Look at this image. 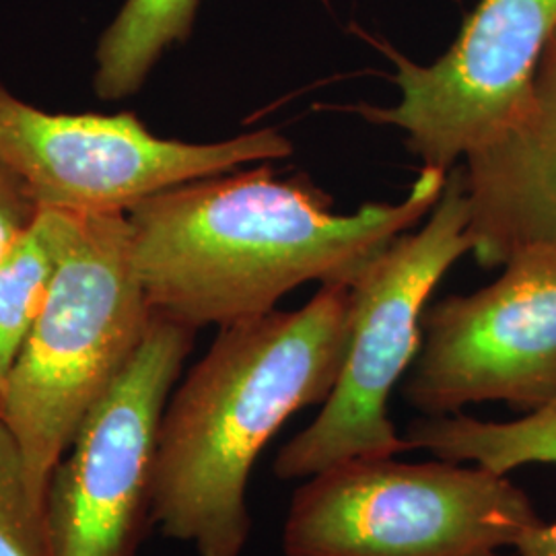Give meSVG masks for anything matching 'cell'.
<instances>
[{"instance_id": "1", "label": "cell", "mask_w": 556, "mask_h": 556, "mask_svg": "<svg viewBox=\"0 0 556 556\" xmlns=\"http://www.w3.org/2000/svg\"><path fill=\"white\" fill-rule=\"evenodd\" d=\"M447 172L422 167L406 199L337 215L307 176L268 165L186 181L126 213L130 252L155 314L194 330L277 309L305 282L353 285L438 204Z\"/></svg>"}, {"instance_id": "14", "label": "cell", "mask_w": 556, "mask_h": 556, "mask_svg": "<svg viewBox=\"0 0 556 556\" xmlns=\"http://www.w3.org/2000/svg\"><path fill=\"white\" fill-rule=\"evenodd\" d=\"M0 556H52L46 509L36 497L20 445L0 420Z\"/></svg>"}, {"instance_id": "16", "label": "cell", "mask_w": 556, "mask_h": 556, "mask_svg": "<svg viewBox=\"0 0 556 556\" xmlns=\"http://www.w3.org/2000/svg\"><path fill=\"white\" fill-rule=\"evenodd\" d=\"M495 556H517L516 553H514V555H501V553H498V555H495Z\"/></svg>"}, {"instance_id": "17", "label": "cell", "mask_w": 556, "mask_h": 556, "mask_svg": "<svg viewBox=\"0 0 556 556\" xmlns=\"http://www.w3.org/2000/svg\"><path fill=\"white\" fill-rule=\"evenodd\" d=\"M0 397H2V390H0Z\"/></svg>"}, {"instance_id": "3", "label": "cell", "mask_w": 556, "mask_h": 556, "mask_svg": "<svg viewBox=\"0 0 556 556\" xmlns=\"http://www.w3.org/2000/svg\"><path fill=\"white\" fill-rule=\"evenodd\" d=\"M151 318L126 213H79L0 397V420L17 441L43 505L60 459L137 353Z\"/></svg>"}, {"instance_id": "7", "label": "cell", "mask_w": 556, "mask_h": 556, "mask_svg": "<svg viewBox=\"0 0 556 556\" xmlns=\"http://www.w3.org/2000/svg\"><path fill=\"white\" fill-rule=\"evenodd\" d=\"M197 330L153 312L137 353L83 422L48 493L52 556H139L163 410Z\"/></svg>"}, {"instance_id": "2", "label": "cell", "mask_w": 556, "mask_h": 556, "mask_svg": "<svg viewBox=\"0 0 556 556\" xmlns=\"http://www.w3.org/2000/svg\"><path fill=\"white\" fill-rule=\"evenodd\" d=\"M351 324V285L334 282L295 312L220 326L161 418L151 521L163 536L199 556H241L254 464L289 418L332 394Z\"/></svg>"}, {"instance_id": "9", "label": "cell", "mask_w": 556, "mask_h": 556, "mask_svg": "<svg viewBox=\"0 0 556 556\" xmlns=\"http://www.w3.org/2000/svg\"><path fill=\"white\" fill-rule=\"evenodd\" d=\"M555 31L556 0H480L452 48L431 64L378 43L396 68L400 101L346 112L400 128L422 167L450 172L516 116Z\"/></svg>"}, {"instance_id": "6", "label": "cell", "mask_w": 556, "mask_h": 556, "mask_svg": "<svg viewBox=\"0 0 556 556\" xmlns=\"http://www.w3.org/2000/svg\"><path fill=\"white\" fill-rule=\"evenodd\" d=\"M291 153L277 128L217 142L161 139L132 112L52 114L0 85V161L48 208L128 213L167 188Z\"/></svg>"}, {"instance_id": "4", "label": "cell", "mask_w": 556, "mask_h": 556, "mask_svg": "<svg viewBox=\"0 0 556 556\" xmlns=\"http://www.w3.org/2000/svg\"><path fill=\"white\" fill-rule=\"evenodd\" d=\"M542 523L511 480L447 459L353 457L307 478L285 556H495Z\"/></svg>"}, {"instance_id": "13", "label": "cell", "mask_w": 556, "mask_h": 556, "mask_svg": "<svg viewBox=\"0 0 556 556\" xmlns=\"http://www.w3.org/2000/svg\"><path fill=\"white\" fill-rule=\"evenodd\" d=\"M79 213L41 208L25 238L0 260V390L40 316Z\"/></svg>"}, {"instance_id": "10", "label": "cell", "mask_w": 556, "mask_h": 556, "mask_svg": "<svg viewBox=\"0 0 556 556\" xmlns=\"http://www.w3.org/2000/svg\"><path fill=\"white\" fill-rule=\"evenodd\" d=\"M464 161L470 254L482 268L530 245L556 248V31L516 116Z\"/></svg>"}, {"instance_id": "11", "label": "cell", "mask_w": 556, "mask_h": 556, "mask_svg": "<svg viewBox=\"0 0 556 556\" xmlns=\"http://www.w3.org/2000/svg\"><path fill=\"white\" fill-rule=\"evenodd\" d=\"M406 450L447 462H472L507 477L528 464L556 466V394L523 417L495 422L468 415H425L404 433ZM517 556H556V521H542L514 548Z\"/></svg>"}, {"instance_id": "5", "label": "cell", "mask_w": 556, "mask_h": 556, "mask_svg": "<svg viewBox=\"0 0 556 556\" xmlns=\"http://www.w3.org/2000/svg\"><path fill=\"white\" fill-rule=\"evenodd\" d=\"M468 225L464 169L454 165L427 223L394 239L351 285L353 324L342 371L316 420L280 447L278 478H309L353 457L408 452L388 402L420 351L425 305L433 289L472 250Z\"/></svg>"}, {"instance_id": "15", "label": "cell", "mask_w": 556, "mask_h": 556, "mask_svg": "<svg viewBox=\"0 0 556 556\" xmlns=\"http://www.w3.org/2000/svg\"><path fill=\"white\" fill-rule=\"evenodd\" d=\"M41 208L25 179L0 161V260L25 238Z\"/></svg>"}, {"instance_id": "12", "label": "cell", "mask_w": 556, "mask_h": 556, "mask_svg": "<svg viewBox=\"0 0 556 556\" xmlns=\"http://www.w3.org/2000/svg\"><path fill=\"white\" fill-rule=\"evenodd\" d=\"M199 9L200 0H126L96 48V96H137L163 54L190 40Z\"/></svg>"}, {"instance_id": "8", "label": "cell", "mask_w": 556, "mask_h": 556, "mask_svg": "<svg viewBox=\"0 0 556 556\" xmlns=\"http://www.w3.org/2000/svg\"><path fill=\"white\" fill-rule=\"evenodd\" d=\"M556 394V248L530 245L503 275L422 316V344L404 397L422 415L477 402L530 413Z\"/></svg>"}]
</instances>
